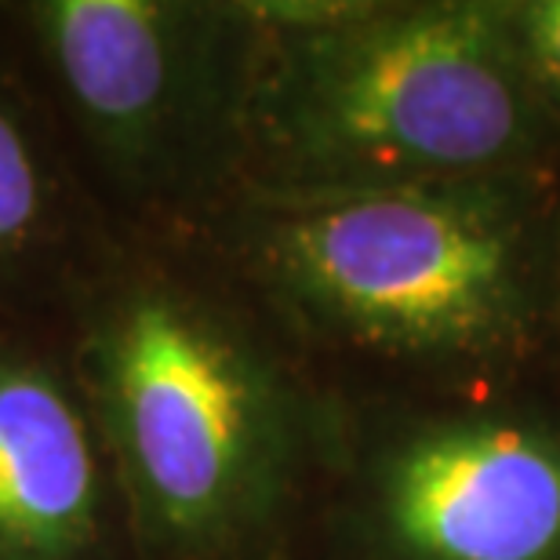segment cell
I'll return each instance as SVG.
<instances>
[{"instance_id":"5","label":"cell","mask_w":560,"mask_h":560,"mask_svg":"<svg viewBox=\"0 0 560 560\" xmlns=\"http://www.w3.org/2000/svg\"><path fill=\"white\" fill-rule=\"evenodd\" d=\"M339 397L302 560H560V383Z\"/></svg>"},{"instance_id":"7","label":"cell","mask_w":560,"mask_h":560,"mask_svg":"<svg viewBox=\"0 0 560 560\" xmlns=\"http://www.w3.org/2000/svg\"><path fill=\"white\" fill-rule=\"evenodd\" d=\"M109 237L40 95L0 44V324L59 320Z\"/></svg>"},{"instance_id":"6","label":"cell","mask_w":560,"mask_h":560,"mask_svg":"<svg viewBox=\"0 0 560 560\" xmlns=\"http://www.w3.org/2000/svg\"><path fill=\"white\" fill-rule=\"evenodd\" d=\"M0 560H142L59 320L0 324Z\"/></svg>"},{"instance_id":"8","label":"cell","mask_w":560,"mask_h":560,"mask_svg":"<svg viewBox=\"0 0 560 560\" xmlns=\"http://www.w3.org/2000/svg\"><path fill=\"white\" fill-rule=\"evenodd\" d=\"M524 77L560 139V0H506Z\"/></svg>"},{"instance_id":"9","label":"cell","mask_w":560,"mask_h":560,"mask_svg":"<svg viewBox=\"0 0 560 560\" xmlns=\"http://www.w3.org/2000/svg\"><path fill=\"white\" fill-rule=\"evenodd\" d=\"M553 383H560V208L553 233Z\"/></svg>"},{"instance_id":"1","label":"cell","mask_w":560,"mask_h":560,"mask_svg":"<svg viewBox=\"0 0 560 560\" xmlns=\"http://www.w3.org/2000/svg\"><path fill=\"white\" fill-rule=\"evenodd\" d=\"M59 324L142 560H302L342 397L197 233H114Z\"/></svg>"},{"instance_id":"3","label":"cell","mask_w":560,"mask_h":560,"mask_svg":"<svg viewBox=\"0 0 560 560\" xmlns=\"http://www.w3.org/2000/svg\"><path fill=\"white\" fill-rule=\"evenodd\" d=\"M233 194L313 200L557 167L506 0H252Z\"/></svg>"},{"instance_id":"2","label":"cell","mask_w":560,"mask_h":560,"mask_svg":"<svg viewBox=\"0 0 560 560\" xmlns=\"http://www.w3.org/2000/svg\"><path fill=\"white\" fill-rule=\"evenodd\" d=\"M560 164L383 194H233L197 233L324 383L477 394L553 378Z\"/></svg>"},{"instance_id":"4","label":"cell","mask_w":560,"mask_h":560,"mask_svg":"<svg viewBox=\"0 0 560 560\" xmlns=\"http://www.w3.org/2000/svg\"><path fill=\"white\" fill-rule=\"evenodd\" d=\"M255 33L252 0H0V44L114 233H189L233 197Z\"/></svg>"}]
</instances>
